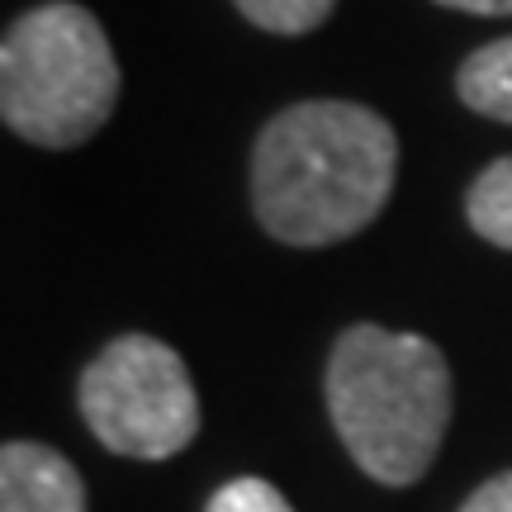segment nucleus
<instances>
[{
  "label": "nucleus",
  "instance_id": "obj_3",
  "mask_svg": "<svg viewBox=\"0 0 512 512\" xmlns=\"http://www.w3.org/2000/svg\"><path fill=\"white\" fill-rule=\"evenodd\" d=\"M119 62L100 19L72 0L38 5L0 43V119L38 147H76L105 128Z\"/></svg>",
  "mask_w": 512,
  "mask_h": 512
},
{
  "label": "nucleus",
  "instance_id": "obj_7",
  "mask_svg": "<svg viewBox=\"0 0 512 512\" xmlns=\"http://www.w3.org/2000/svg\"><path fill=\"white\" fill-rule=\"evenodd\" d=\"M465 219L484 242L512 252V157L484 166L465 195Z\"/></svg>",
  "mask_w": 512,
  "mask_h": 512
},
{
  "label": "nucleus",
  "instance_id": "obj_2",
  "mask_svg": "<svg viewBox=\"0 0 512 512\" xmlns=\"http://www.w3.org/2000/svg\"><path fill=\"white\" fill-rule=\"evenodd\" d=\"M328 413L351 460L389 489L418 484L451 422V370L427 337L356 323L328 361Z\"/></svg>",
  "mask_w": 512,
  "mask_h": 512
},
{
  "label": "nucleus",
  "instance_id": "obj_6",
  "mask_svg": "<svg viewBox=\"0 0 512 512\" xmlns=\"http://www.w3.org/2000/svg\"><path fill=\"white\" fill-rule=\"evenodd\" d=\"M460 100L470 105L484 119H498V124H512V38H498V43H484L460 62Z\"/></svg>",
  "mask_w": 512,
  "mask_h": 512
},
{
  "label": "nucleus",
  "instance_id": "obj_10",
  "mask_svg": "<svg viewBox=\"0 0 512 512\" xmlns=\"http://www.w3.org/2000/svg\"><path fill=\"white\" fill-rule=\"evenodd\" d=\"M460 512H512V470L508 475H494L489 484H479L475 494L465 498Z\"/></svg>",
  "mask_w": 512,
  "mask_h": 512
},
{
  "label": "nucleus",
  "instance_id": "obj_11",
  "mask_svg": "<svg viewBox=\"0 0 512 512\" xmlns=\"http://www.w3.org/2000/svg\"><path fill=\"white\" fill-rule=\"evenodd\" d=\"M446 10H465V15H512V0H437Z\"/></svg>",
  "mask_w": 512,
  "mask_h": 512
},
{
  "label": "nucleus",
  "instance_id": "obj_9",
  "mask_svg": "<svg viewBox=\"0 0 512 512\" xmlns=\"http://www.w3.org/2000/svg\"><path fill=\"white\" fill-rule=\"evenodd\" d=\"M204 512H294V508L285 503V494L275 484L247 475V479H228L219 494L209 498Z\"/></svg>",
  "mask_w": 512,
  "mask_h": 512
},
{
  "label": "nucleus",
  "instance_id": "obj_5",
  "mask_svg": "<svg viewBox=\"0 0 512 512\" xmlns=\"http://www.w3.org/2000/svg\"><path fill=\"white\" fill-rule=\"evenodd\" d=\"M0 512H86V484L67 456L10 441L0 451Z\"/></svg>",
  "mask_w": 512,
  "mask_h": 512
},
{
  "label": "nucleus",
  "instance_id": "obj_1",
  "mask_svg": "<svg viewBox=\"0 0 512 512\" xmlns=\"http://www.w3.org/2000/svg\"><path fill=\"white\" fill-rule=\"evenodd\" d=\"M394 171L399 138L375 110L351 100H299L256 138V219L275 242L328 247L375 223Z\"/></svg>",
  "mask_w": 512,
  "mask_h": 512
},
{
  "label": "nucleus",
  "instance_id": "obj_8",
  "mask_svg": "<svg viewBox=\"0 0 512 512\" xmlns=\"http://www.w3.org/2000/svg\"><path fill=\"white\" fill-rule=\"evenodd\" d=\"M233 5L252 19L256 29L299 38V34H313V29L332 15V5H337V0H233Z\"/></svg>",
  "mask_w": 512,
  "mask_h": 512
},
{
  "label": "nucleus",
  "instance_id": "obj_4",
  "mask_svg": "<svg viewBox=\"0 0 512 512\" xmlns=\"http://www.w3.org/2000/svg\"><path fill=\"white\" fill-rule=\"evenodd\" d=\"M81 413L100 446L114 456L166 460L200 432V399L176 351L128 332L114 337L81 375Z\"/></svg>",
  "mask_w": 512,
  "mask_h": 512
}]
</instances>
